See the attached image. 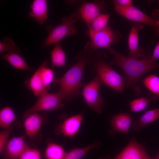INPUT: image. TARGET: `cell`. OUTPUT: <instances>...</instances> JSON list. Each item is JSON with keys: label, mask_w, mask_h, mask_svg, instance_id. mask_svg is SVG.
<instances>
[{"label": "cell", "mask_w": 159, "mask_h": 159, "mask_svg": "<svg viewBox=\"0 0 159 159\" xmlns=\"http://www.w3.org/2000/svg\"><path fill=\"white\" fill-rule=\"evenodd\" d=\"M30 7L31 11L29 14V17L39 24L45 23L48 11L47 1L34 0L32 2Z\"/></svg>", "instance_id": "obj_15"}, {"label": "cell", "mask_w": 159, "mask_h": 159, "mask_svg": "<svg viewBox=\"0 0 159 159\" xmlns=\"http://www.w3.org/2000/svg\"><path fill=\"white\" fill-rule=\"evenodd\" d=\"M133 120L127 113L121 112L113 116L110 121V134L113 135L120 132L127 135Z\"/></svg>", "instance_id": "obj_13"}, {"label": "cell", "mask_w": 159, "mask_h": 159, "mask_svg": "<svg viewBox=\"0 0 159 159\" xmlns=\"http://www.w3.org/2000/svg\"><path fill=\"white\" fill-rule=\"evenodd\" d=\"M111 15L103 13L100 14L92 21L87 31L96 32L105 28L108 25Z\"/></svg>", "instance_id": "obj_27"}, {"label": "cell", "mask_w": 159, "mask_h": 159, "mask_svg": "<svg viewBox=\"0 0 159 159\" xmlns=\"http://www.w3.org/2000/svg\"><path fill=\"white\" fill-rule=\"evenodd\" d=\"M19 49L15 45L13 41L8 37H6L2 42H0V53L9 52Z\"/></svg>", "instance_id": "obj_28"}, {"label": "cell", "mask_w": 159, "mask_h": 159, "mask_svg": "<svg viewBox=\"0 0 159 159\" xmlns=\"http://www.w3.org/2000/svg\"><path fill=\"white\" fill-rule=\"evenodd\" d=\"M84 112L70 117H66L56 127V134H62L72 138L79 131L83 118Z\"/></svg>", "instance_id": "obj_12"}, {"label": "cell", "mask_w": 159, "mask_h": 159, "mask_svg": "<svg viewBox=\"0 0 159 159\" xmlns=\"http://www.w3.org/2000/svg\"><path fill=\"white\" fill-rule=\"evenodd\" d=\"M24 119V125L26 134L29 138H32L40 130L43 117L37 112H34L29 114Z\"/></svg>", "instance_id": "obj_16"}, {"label": "cell", "mask_w": 159, "mask_h": 159, "mask_svg": "<svg viewBox=\"0 0 159 159\" xmlns=\"http://www.w3.org/2000/svg\"><path fill=\"white\" fill-rule=\"evenodd\" d=\"M159 59V40L156 45L150 59L153 62L156 61Z\"/></svg>", "instance_id": "obj_33"}, {"label": "cell", "mask_w": 159, "mask_h": 159, "mask_svg": "<svg viewBox=\"0 0 159 159\" xmlns=\"http://www.w3.org/2000/svg\"><path fill=\"white\" fill-rule=\"evenodd\" d=\"M144 86L150 92V95L159 100V77L155 74L150 75L142 80Z\"/></svg>", "instance_id": "obj_21"}, {"label": "cell", "mask_w": 159, "mask_h": 159, "mask_svg": "<svg viewBox=\"0 0 159 159\" xmlns=\"http://www.w3.org/2000/svg\"><path fill=\"white\" fill-rule=\"evenodd\" d=\"M112 2L114 7L124 8L133 6V1L131 0H114Z\"/></svg>", "instance_id": "obj_31"}, {"label": "cell", "mask_w": 159, "mask_h": 159, "mask_svg": "<svg viewBox=\"0 0 159 159\" xmlns=\"http://www.w3.org/2000/svg\"><path fill=\"white\" fill-rule=\"evenodd\" d=\"M113 56L110 61V65L119 67L122 71L125 77V88H131L135 95L138 97L140 94V89L138 82L144 75L149 72L159 69V63L150 59H136L126 56L111 47L108 49Z\"/></svg>", "instance_id": "obj_2"}, {"label": "cell", "mask_w": 159, "mask_h": 159, "mask_svg": "<svg viewBox=\"0 0 159 159\" xmlns=\"http://www.w3.org/2000/svg\"><path fill=\"white\" fill-rule=\"evenodd\" d=\"M156 100L150 95L146 97H141L131 101L130 102V111L137 112L145 109L150 104L155 102Z\"/></svg>", "instance_id": "obj_24"}, {"label": "cell", "mask_w": 159, "mask_h": 159, "mask_svg": "<svg viewBox=\"0 0 159 159\" xmlns=\"http://www.w3.org/2000/svg\"><path fill=\"white\" fill-rule=\"evenodd\" d=\"M154 16L157 20V25L152 27L154 32V35L153 40L156 37H159V11L156 12L154 14Z\"/></svg>", "instance_id": "obj_32"}, {"label": "cell", "mask_w": 159, "mask_h": 159, "mask_svg": "<svg viewBox=\"0 0 159 159\" xmlns=\"http://www.w3.org/2000/svg\"><path fill=\"white\" fill-rule=\"evenodd\" d=\"M50 55L52 68L55 67H63L66 65V55L60 41L55 44L50 52Z\"/></svg>", "instance_id": "obj_20"}, {"label": "cell", "mask_w": 159, "mask_h": 159, "mask_svg": "<svg viewBox=\"0 0 159 159\" xmlns=\"http://www.w3.org/2000/svg\"><path fill=\"white\" fill-rule=\"evenodd\" d=\"M38 97L34 105L24 113V118L29 114L34 112L58 110L64 106L62 102L64 100L58 91L54 93L45 92Z\"/></svg>", "instance_id": "obj_7"}, {"label": "cell", "mask_w": 159, "mask_h": 159, "mask_svg": "<svg viewBox=\"0 0 159 159\" xmlns=\"http://www.w3.org/2000/svg\"><path fill=\"white\" fill-rule=\"evenodd\" d=\"M153 159H159V152L155 156Z\"/></svg>", "instance_id": "obj_34"}, {"label": "cell", "mask_w": 159, "mask_h": 159, "mask_svg": "<svg viewBox=\"0 0 159 159\" xmlns=\"http://www.w3.org/2000/svg\"><path fill=\"white\" fill-rule=\"evenodd\" d=\"M19 159H41L39 152L37 150L28 147Z\"/></svg>", "instance_id": "obj_29"}, {"label": "cell", "mask_w": 159, "mask_h": 159, "mask_svg": "<svg viewBox=\"0 0 159 159\" xmlns=\"http://www.w3.org/2000/svg\"><path fill=\"white\" fill-rule=\"evenodd\" d=\"M159 118V108L145 112L138 120H135L132 124L133 130L138 132L147 125Z\"/></svg>", "instance_id": "obj_18"}, {"label": "cell", "mask_w": 159, "mask_h": 159, "mask_svg": "<svg viewBox=\"0 0 159 159\" xmlns=\"http://www.w3.org/2000/svg\"><path fill=\"white\" fill-rule=\"evenodd\" d=\"M107 55L104 52L94 56L91 64V72L98 76L105 85L122 92L125 89L124 77L119 74L106 61Z\"/></svg>", "instance_id": "obj_3"}, {"label": "cell", "mask_w": 159, "mask_h": 159, "mask_svg": "<svg viewBox=\"0 0 159 159\" xmlns=\"http://www.w3.org/2000/svg\"><path fill=\"white\" fill-rule=\"evenodd\" d=\"M67 153L61 145L50 143L46 149L45 157L47 159H63Z\"/></svg>", "instance_id": "obj_23"}, {"label": "cell", "mask_w": 159, "mask_h": 159, "mask_svg": "<svg viewBox=\"0 0 159 159\" xmlns=\"http://www.w3.org/2000/svg\"><path fill=\"white\" fill-rule=\"evenodd\" d=\"M47 60H45L37 69L39 72L45 88L47 91L49 90V87L53 82L54 78V74L52 68L48 67Z\"/></svg>", "instance_id": "obj_22"}, {"label": "cell", "mask_w": 159, "mask_h": 159, "mask_svg": "<svg viewBox=\"0 0 159 159\" xmlns=\"http://www.w3.org/2000/svg\"><path fill=\"white\" fill-rule=\"evenodd\" d=\"M24 85L32 91L36 96L39 97L44 93L48 92L45 88L38 69L29 79L25 81Z\"/></svg>", "instance_id": "obj_19"}, {"label": "cell", "mask_w": 159, "mask_h": 159, "mask_svg": "<svg viewBox=\"0 0 159 159\" xmlns=\"http://www.w3.org/2000/svg\"><path fill=\"white\" fill-rule=\"evenodd\" d=\"M87 35L91 42L85 46L92 53L97 49L102 48L108 49L112 44L117 43L122 36L119 31H114L108 25L103 29L96 32L87 31Z\"/></svg>", "instance_id": "obj_5"}, {"label": "cell", "mask_w": 159, "mask_h": 159, "mask_svg": "<svg viewBox=\"0 0 159 159\" xmlns=\"http://www.w3.org/2000/svg\"><path fill=\"white\" fill-rule=\"evenodd\" d=\"M11 129L9 127L1 131L0 132V153L2 154L4 152L7 143L9 135Z\"/></svg>", "instance_id": "obj_30"}, {"label": "cell", "mask_w": 159, "mask_h": 159, "mask_svg": "<svg viewBox=\"0 0 159 159\" xmlns=\"http://www.w3.org/2000/svg\"><path fill=\"white\" fill-rule=\"evenodd\" d=\"M106 10L105 3L103 0L82 3L77 10L80 19H82L88 27L92 21L100 14Z\"/></svg>", "instance_id": "obj_9"}, {"label": "cell", "mask_w": 159, "mask_h": 159, "mask_svg": "<svg viewBox=\"0 0 159 159\" xmlns=\"http://www.w3.org/2000/svg\"><path fill=\"white\" fill-rule=\"evenodd\" d=\"M100 145V143L97 142L84 148H74L67 153L63 159H81L87 153L97 148Z\"/></svg>", "instance_id": "obj_26"}, {"label": "cell", "mask_w": 159, "mask_h": 159, "mask_svg": "<svg viewBox=\"0 0 159 159\" xmlns=\"http://www.w3.org/2000/svg\"><path fill=\"white\" fill-rule=\"evenodd\" d=\"M94 56L93 54L84 47V50L76 56V63L62 77L54 78L53 83L59 86L58 91L64 100L70 102L81 95L85 69L87 66L91 65Z\"/></svg>", "instance_id": "obj_1"}, {"label": "cell", "mask_w": 159, "mask_h": 159, "mask_svg": "<svg viewBox=\"0 0 159 159\" xmlns=\"http://www.w3.org/2000/svg\"><path fill=\"white\" fill-rule=\"evenodd\" d=\"M115 11L119 15L127 19L151 26L157 25V20L151 18L134 6L127 7H114Z\"/></svg>", "instance_id": "obj_10"}, {"label": "cell", "mask_w": 159, "mask_h": 159, "mask_svg": "<svg viewBox=\"0 0 159 159\" xmlns=\"http://www.w3.org/2000/svg\"><path fill=\"white\" fill-rule=\"evenodd\" d=\"M2 58L14 67L19 69L30 70L31 68L21 55L19 49L6 54H1Z\"/></svg>", "instance_id": "obj_17"}, {"label": "cell", "mask_w": 159, "mask_h": 159, "mask_svg": "<svg viewBox=\"0 0 159 159\" xmlns=\"http://www.w3.org/2000/svg\"><path fill=\"white\" fill-rule=\"evenodd\" d=\"M80 19L78 12L76 11L69 16L62 18L59 24L55 26L47 25L46 28L48 34L42 42L41 48L55 44L67 36L75 34L77 30L74 26V24Z\"/></svg>", "instance_id": "obj_4"}, {"label": "cell", "mask_w": 159, "mask_h": 159, "mask_svg": "<svg viewBox=\"0 0 159 159\" xmlns=\"http://www.w3.org/2000/svg\"><path fill=\"white\" fill-rule=\"evenodd\" d=\"M144 24L136 22L132 26L130 31L128 43L129 52L127 56L128 57L142 59H149L151 55L150 50L148 48L146 49L139 45V31L142 29Z\"/></svg>", "instance_id": "obj_8"}, {"label": "cell", "mask_w": 159, "mask_h": 159, "mask_svg": "<svg viewBox=\"0 0 159 159\" xmlns=\"http://www.w3.org/2000/svg\"><path fill=\"white\" fill-rule=\"evenodd\" d=\"M146 152L144 145L133 137L126 146L112 159H153Z\"/></svg>", "instance_id": "obj_11"}, {"label": "cell", "mask_w": 159, "mask_h": 159, "mask_svg": "<svg viewBox=\"0 0 159 159\" xmlns=\"http://www.w3.org/2000/svg\"><path fill=\"white\" fill-rule=\"evenodd\" d=\"M28 147L24 137H14L6 144L4 154V159H19Z\"/></svg>", "instance_id": "obj_14"}, {"label": "cell", "mask_w": 159, "mask_h": 159, "mask_svg": "<svg viewBox=\"0 0 159 159\" xmlns=\"http://www.w3.org/2000/svg\"><path fill=\"white\" fill-rule=\"evenodd\" d=\"M102 85H105L100 78L96 76L92 81L83 86L81 91V94L88 106L99 114L102 113L106 105L104 100L99 94V87Z\"/></svg>", "instance_id": "obj_6"}, {"label": "cell", "mask_w": 159, "mask_h": 159, "mask_svg": "<svg viewBox=\"0 0 159 159\" xmlns=\"http://www.w3.org/2000/svg\"><path fill=\"white\" fill-rule=\"evenodd\" d=\"M16 120L15 113L11 107H6L0 111V126L1 127L7 128Z\"/></svg>", "instance_id": "obj_25"}]
</instances>
